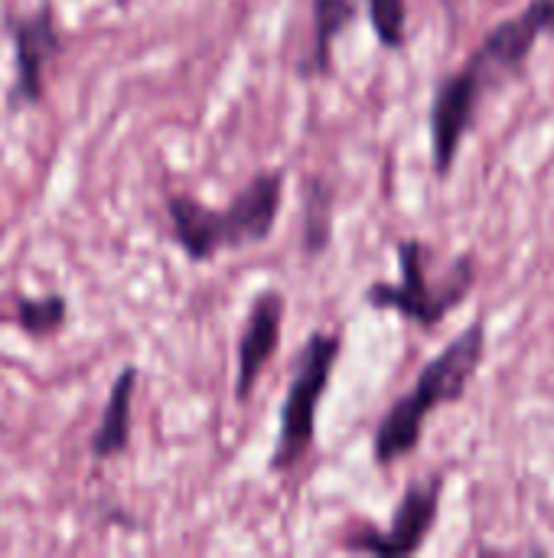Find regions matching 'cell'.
I'll return each instance as SVG.
<instances>
[{"instance_id": "obj_1", "label": "cell", "mask_w": 554, "mask_h": 558, "mask_svg": "<svg viewBox=\"0 0 554 558\" xmlns=\"http://www.w3.org/2000/svg\"><path fill=\"white\" fill-rule=\"evenodd\" d=\"M545 33H554V0H532L526 10L493 26L467 65L441 82L431 105V147L438 177L451 173L480 101L503 82L522 75Z\"/></svg>"}, {"instance_id": "obj_2", "label": "cell", "mask_w": 554, "mask_h": 558, "mask_svg": "<svg viewBox=\"0 0 554 558\" xmlns=\"http://www.w3.org/2000/svg\"><path fill=\"white\" fill-rule=\"evenodd\" d=\"M284 196L281 173H258L225 209H209L189 193L167 196V216L176 245L189 262H209L225 248L264 242L274 232Z\"/></svg>"}, {"instance_id": "obj_3", "label": "cell", "mask_w": 554, "mask_h": 558, "mask_svg": "<svg viewBox=\"0 0 554 558\" xmlns=\"http://www.w3.org/2000/svg\"><path fill=\"white\" fill-rule=\"evenodd\" d=\"M483 353H487V327L473 324L421 369L415 389L405 399H398L379 422V432H376L379 464H395L418 448L431 412L464 399L467 386L473 383L483 363Z\"/></svg>"}, {"instance_id": "obj_4", "label": "cell", "mask_w": 554, "mask_h": 558, "mask_svg": "<svg viewBox=\"0 0 554 558\" xmlns=\"http://www.w3.org/2000/svg\"><path fill=\"white\" fill-rule=\"evenodd\" d=\"M398 265H402V281L398 284H385V281L372 284L366 291V304L376 311H395L424 330H434L451 311H457L477 281L473 258L464 255L451 265V271L438 284H431L428 248L418 239H405L398 245Z\"/></svg>"}, {"instance_id": "obj_5", "label": "cell", "mask_w": 554, "mask_h": 558, "mask_svg": "<svg viewBox=\"0 0 554 558\" xmlns=\"http://www.w3.org/2000/svg\"><path fill=\"white\" fill-rule=\"evenodd\" d=\"M340 347L343 340L336 333H313L304 343L297 366H294L291 389L284 396V409H281V432H278L274 458H271L274 471H287L300 464V458L310 451L313 435H317V409L330 386V373L336 366Z\"/></svg>"}, {"instance_id": "obj_6", "label": "cell", "mask_w": 554, "mask_h": 558, "mask_svg": "<svg viewBox=\"0 0 554 558\" xmlns=\"http://www.w3.org/2000/svg\"><path fill=\"white\" fill-rule=\"evenodd\" d=\"M3 29L13 46V85L7 92V108L10 114L39 108L49 95V69L65 46L52 0H42L33 13H7Z\"/></svg>"}, {"instance_id": "obj_7", "label": "cell", "mask_w": 554, "mask_h": 558, "mask_svg": "<svg viewBox=\"0 0 554 558\" xmlns=\"http://www.w3.org/2000/svg\"><path fill=\"white\" fill-rule=\"evenodd\" d=\"M441 494H444V477H431L428 484L408 487V494L398 504V513L389 526V533L366 530L362 536L349 539L346 546L356 553H376V556H415L424 543L431 526L438 523L441 510Z\"/></svg>"}, {"instance_id": "obj_8", "label": "cell", "mask_w": 554, "mask_h": 558, "mask_svg": "<svg viewBox=\"0 0 554 558\" xmlns=\"http://www.w3.org/2000/svg\"><path fill=\"white\" fill-rule=\"evenodd\" d=\"M281 320H284V298L278 291H261L251 304V314L238 340V376H235L238 402L251 399L261 369L271 363L281 340Z\"/></svg>"}, {"instance_id": "obj_9", "label": "cell", "mask_w": 554, "mask_h": 558, "mask_svg": "<svg viewBox=\"0 0 554 558\" xmlns=\"http://www.w3.org/2000/svg\"><path fill=\"white\" fill-rule=\"evenodd\" d=\"M134 389H137V369L124 366L111 383L108 402L88 441V451L95 461H114L127 451L131 425H134Z\"/></svg>"}, {"instance_id": "obj_10", "label": "cell", "mask_w": 554, "mask_h": 558, "mask_svg": "<svg viewBox=\"0 0 554 558\" xmlns=\"http://www.w3.org/2000/svg\"><path fill=\"white\" fill-rule=\"evenodd\" d=\"M13 324L29 340H49L69 327V301L59 291L49 294H13Z\"/></svg>"}, {"instance_id": "obj_11", "label": "cell", "mask_w": 554, "mask_h": 558, "mask_svg": "<svg viewBox=\"0 0 554 558\" xmlns=\"http://www.w3.org/2000/svg\"><path fill=\"white\" fill-rule=\"evenodd\" d=\"M356 20V3L353 0H313V49L304 59V72H327L330 69V52L333 39Z\"/></svg>"}, {"instance_id": "obj_12", "label": "cell", "mask_w": 554, "mask_h": 558, "mask_svg": "<svg viewBox=\"0 0 554 558\" xmlns=\"http://www.w3.org/2000/svg\"><path fill=\"white\" fill-rule=\"evenodd\" d=\"M369 3V20L385 49H402L405 33H408V7L405 0H366Z\"/></svg>"}]
</instances>
